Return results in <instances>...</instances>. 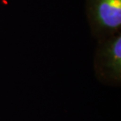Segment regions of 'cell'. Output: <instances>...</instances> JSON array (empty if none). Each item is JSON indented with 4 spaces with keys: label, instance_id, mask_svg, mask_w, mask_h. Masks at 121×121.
I'll return each mask as SVG.
<instances>
[{
    "label": "cell",
    "instance_id": "6da1fadb",
    "mask_svg": "<svg viewBox=\"0 0 121 121\" xmlns=\"http://www.w3.org/2000/svg\"><path fill=\"white\" fill-rule=\"evenodd\" d=\"M86 13L96 35L104 39L120 31L121 0H86Z\"/></svg>",
    "mask_w": 121,
    "mask_h": 121
},
{
    "label": "cell",
    "instance_id": "7a4b0ae2",
    "mask_svg": "<svg viewBox=\"0 0 121 121\" xmlns=\"http://www.w3.org/2000/svg\"><path fill=\"white\" fill-rule=\"evenodd\" d=\"M97 71L108 80L120 82L121 79V33L101 39L96 57Z\"/></svg>",
    "mask_w": 121,
    "mask_h": 121
}]
</instances>
